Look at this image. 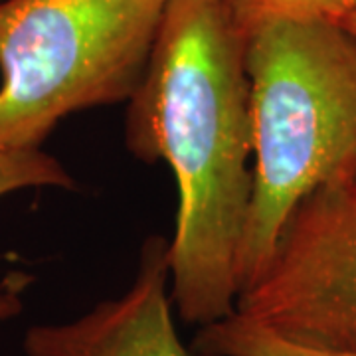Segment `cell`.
Instances as JSON below:
<instances>
[{
    "label": "cell",
    "instance_id": "5b68a950",
    "mask_svg": "<svg viewBox=\"0 0 356 356\" xmlns=\"http://www.w3.org/2000/svg\"><path fill=\"white\" fill-rule=\"evenodd\" d=\"M168 242L143 243L127 291L65 323H38L24 334L26 356H198L178 337L168 291Z\"/></svg>",
    "mask_w": 356,
    "mask_h": 356
},
{
    "label": "cell",
    "instance_id": "9c48e42d",
    "mask_svg": "<svg viewBox=\"0 0 356 356\" xmlns=\"http://www.w3.org/2000/svg\"><path fill=\"white\" fill-rule=\"evenodd\" d=\"M341 24L346 26V28H348L350 32H355V34H356V13L350 14L348 18H344V20H343V22H341Z\"/></svg>",
    "mask_w": 356,
    "mask_h": 356
},
{
    "label": "cell",
    "instance_id": "8992f818",
    "mask_svg": "<svg viewBox=\"0 0 356 356\" xmlns=\"http://www.w3.org/2000/svg\"><path fill=\"white\" fill-rule=\"evenodd\" d=\"M192 350L198 356H356V350L293 343L240 311L200 327L192 341Z\"/></svg>",
    "mask_w": 356,
    "mask_h": 356
},
{
    "label": "cell",
    "instance_id": "7a4b0ae2",
    "mask_svg": "<svg viewBox=\"0 0 356 356\" xmlns=\"http://www.w3.org/2000/svg\"><path fill=\"white\" fill-rule=\"evenodd\" d=\"M254 194L240 295L264 271L307 194L356 166V34L341 22L273 18L245 34Z\"/></svg>",
    "mask_w": 356,
    "mask_h": 356
},
{
    "label": "cell",
    "instance_id": "3957f363",
    "mask_svg": "<svg viewBox=\"0 0 356 356\" xmlns=\"http://www.w3.org/2000/svg\"><path fill=\"white\" fill-rule=\"evenodd\" d=\"M168 0H2L0 151L40 149L65 117L131 99Z\"/></svg>",
    "mask_w": 356,
    "mask_h": 356
},
{
    "label": "cell",
    "instance_id": "6da1fadb",
    "mask_svg": "<svg viewBox=\"0 0 356 356\" xmlns=\"http://www.w3.org/2000/svg\"><path fill=\"white\" fill-rule=\"evenodd\" d=\"M127 149L166 163L178 188L168 242L182 321L210 325L240 299V255L254 194V119L245 36L220 0H168L127 102Z\"/></svg>",
    "mask_w": 356,
    "mask_h": 356
},
{
    "label": "cell",
    "instance_id": "52a82bcc",
    "mask_svg": "<svg viewBox=\"0 0 356 356\" xmlns=\"http://www.w3.org/2000/svg\"><path fill=\"white\" fill-rule=\"evenodd\" d=\"M76 180L65 166L40 149L0 151V198L26 188H62L76 191ZM24 281H8L0 285V325L22 311L20 293Z\"/></svg>",
    "mask_w": 356,
    "mask_h": 356
},
{
    "label": "cell",
    "instance_id": "30bf717a",
    "mask_svg": "<svg viewBox=\"0 0 356 356\" xmlns=\"http://www.w3.org/2000/svg\"><path fill=\"white\" fill-rule=\"evenodd\" d=\"M0 2H2V0H0Z\"/></svg>",
    "mask_w": 356,
    "mask_h": 356
},
{
    "label": "cell",
    "instance_id": "277c9868",
    "mask_svg": "<svg viewBox=\"0 0 356 356\" xmlns=\"http://www.w3.org/2000/svg\"><path fill=\"white\" fill-rule=\"evenodd\" d=\"M236 311L293 343L356 350V166L293 208Z\"/></svg>",
    "mask_w": 356,
    "mask_h": 356
},
{
    "label": "cell",
    "instance_id": "ba28073f",
    "mask_svg": "<svg viewBox=\"0 0 356 356\" xmlns=\"http://www.w3.org/2000/svg\"><path fill=\"white\" fill-rule=\"evenodd\" d=\"M243 36L266 20H329L343 22L356 13V0H220Z\"/></svg>",
    "mask_w": 356,
    "mask_h": 356
}]
</instances>
